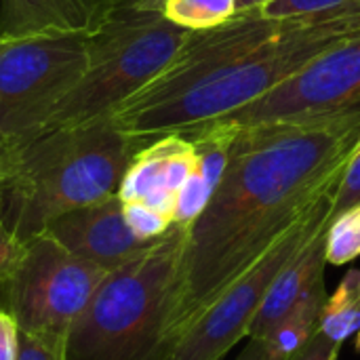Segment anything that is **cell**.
Masks as SVG:
<instances>
[{
	"label": "cell",
	"mask_w": 360,
	"mask_h": 360,
	"mask_svg": "<svg viewBox=\"0 0 360 360\" xmlns=\"http://www.w3.org/2000/svg\"><path fill=\"white\" fill-rule=\"evenodd\" d=\"M359 143L360 114L238 127L219 186L186 228L171 348L238 276L338 188Z\"/></svg>",
	"instance_id": "obj_1"
},
{
	"label": "cell",
	"mask_w": 360,
	"mask_h": 360,
	"mask_svg": "<svg viewBox=\"0 0 360 360\" xmlns=\"http://www.w3.org/2000/svg\"><path fill=\"white\" fill-rule=\"evenodd\" d=\"M360 34V15L304 23L238 11L190 32L175 59L110 118L141 148L186 135L264 97L321 53Z\"/></svg>",
	"instance_id": "obj_2"
},
{
	"label": "cell",
	"mask_w": 360,
	"mask_h": 360,
	"mask_svg": "<svg viewBox=\"0 0 360 360\" xmlns=\"http://www.w3.org/2000/svg\"><path fill=\"white\" fill-rule=\"evenodd\" d=\"M266 2H270V0H236V13H238V11H253V8H262Z\"/></svg>",
	"instance_id": "obj_27"
},
{
	"label": "cell",
	"mask_w": 360,
	"mask_h": 360,
	"mask_svg": "<svg viewBox=\"0 0 360 360\" xmlns=\"http://www.w3.org/2000/svg\"><path fill=\"white\" fill-rule=\"evenodd\" d=\"M342 346L333 344L321 329L310 338V342L289 360H338Z\"/></svg>",
	"instance_id": "obj_23"
},
{
	"label": "cell",
	"mask_w": 360,
	"mask_h": 360,
	"mask_svg": "<svg viewBox=\"0 0 360 360\" xmlns=\"http://www.w3.org/2000/svg\"><path fill=\"white\" fill-rule=\"evenodd\" d=\"M188 34L190 30L173 23L158 8L139 6L135 0H116L105 25L89 36V63L80 82L32 139L110 118L175 59Z\"/></svg>",
	"instance_id": "obj_5"
},
{
	"label": "cell",
	"mask_w": 360,
	"mask_h": 360,
	"mask_svg": "<svg viewBox=\"0 0 360 360\" xmlns=\"http://www.w3.org/2000/svg\"><path fill=\"white\" fill-rule=\"evenodd\" d=\"M325 255L331 266H344L360 257V205L331 219Z\"/></svg>",
	"instance_id": "obj_18"
},
{
	"label": "cell",
	"mask_w": 360,
	"mask_h": 360,
	"mask_svg": "<svg viewBox=\"0 0 360 360\" xmlns=\"http://www.w3.org/2000/svg\"><path fill=\"white\" fill-rule=\"evenodd\" d=\"M331 217H327L312 236L304 243V247L293 255V259L281 270V274L270 285V291L249 329V340H259L264 333L281 319L285 316L291 306L308 291V287L325 274L327 266V230H329Z\"/></svg>",
	"instance_id": "obj_13"
},
{
	"label": "cell",
	"mask_w": 360,
	"mask_h": 360,
	"mask_svg": "<svg viewBox=\"0 0 360 360\" xmlns=\"http://www.w3.org/2000/svg\"><path fill=\"white\" fill-rule=\"evenodd\" d=\"M259 11L270 19L319 23L360 15V0H270Z\"/></svg>",
	"instance_id": "obj_17"
},
{
	"label": "cell",
	"mask_w": 360,
	"mask_h": 360,
	"mask_svg": "<svg viewBox=\"0 0 360 360\" xmlns=\"http://www.w3.org/2000/svg\"><path fill=\"white\" fill-rule=\"evenodd\" d=\"M108 272L40 234L25 243L17 266L0 285V308L21 331L65 342Z\"/></svg>",
	"instance_id": "obj_6"
},
{
	"label": "cell",
	"mask_w": 360,
	"mask_h": 360,
	"mask_svg": "<svg viewBox=\"0 0 360 360\" xmlns=\"http://www.w3.org/2000/svg\"><path fill=\"white\" fill-rule=\"evenodd\" d=\"M327 304L325 274H321L308 291L291 306V310L281 316L266 333L259 338L274 360H289L297 354L310 338L319 331L321 314Z\"/></svg>",
	"instance_id": "obj_14"
},
{
	"label": "cell",
	"mask_w": 360,
	"mask_h": 360,
	"mask_svg": "<svg viewBox=\"0 0 360 360\" xmlns=\"http://www.w3.org/2000/svg\"><path fill=\"white\" fill-rule=\"evenodd\" d=\"M356 205H360V143L352 152V156L348 158L344 173L340 177V184L335 188V194L331 200V219Z\"/></svg>",
	"instance_id": "obj_20"
},
{
	"label": "cell",
	"mask_w": 360,
	"mask_h": 360,
	"mask_svg": "<svg viewBox=\"0 0 360 360\" xmlns=\"http://www.w3.org/2000/svg\"><path fill=\"white\" fill-rule=\"evenodd\" d=\"M116 0H0V40L97 34Z\"/></svg>",
	"instance_id": "obj_12"
},
{
	"label": "cell",
	"mask_w": 360,
	"mask_h": 360,
	"mask_svg": "<svg viewBox=\"0 0 360 360\" xmlns=\"http://www.w3.org/2000/svg\"><path fill=\"white\" fill-rule=\"evenodd\" d=\"M333 192L323 196L291 226L243 276H238L173 344L167 360H221L249 329L281 270L304 247L312 232L331 217Z\"/></svg>",
	"instance_id": "obj_8"
},
{
	"label": "cell",
	"mask_w": 360,
	"mask_h": 360,
	"mask_svg": "<svg viewBox=\"0 0 360 360\" xmlns=\"http://www.w3.org/2000/svg\"><path fill=\"white\" fill-rule=\"evenodd\" d=\"M44 234L72 255L105 270L118 268L152 243L133 234L124 219V202L118 194L59 215L49 224Z\"/></svg>",
	"instance_id": "obj_10"
},
{
	"label": "cell",
	"mask_w": 360,
	"mask_h": 360,
	"mask_svg": "<svg viewBox=\"0 0 360 360\" xmlns=\"http://www.w3.org/2000/svg\"><path fill=\"white\" fill-rule=\"evenodd\" d=\"M186 228L110 270L65 340V360H167Z\"/></svg>",
	"instance_id": "obj_4"
},
{
	"label": "cell",
	"mask_w": 360,
	"mask_h": 360,
	"mask_svg": "<svg viewBox=\"0 0 360 360\" xmlns=\"http://www.w3.org/2000/svg\"><path fill=\"white\" fill-rule=\"evenodd\" d=\"M139 6L158 8L173 23L196 32L226 23L236 15V0H135Z\"/></svg>",
	"instance_id": "obj_16"
},
{
	"label": "cell",
	"mask_w": 360,
	"mask_h": 360,
	"mask_svg": "<svg viewBox=\"0 0 360 360\" xmlns=\"http://www.w3.org/2000/svg\"><path fill=\"white\" fill-rule=\"evenodd\" d=\"M359 114L360 34L321 53L276 89L219 120L253 127L266 122L340 120Z\"/></svg>",
	"instance_id": "obj_9"
},
{
	"label": "cell",
	"mask_w": 360,
	"mask_h": 360,
	"mask_svg": "<svg viewBox=\"0 0 360 360\" xmlns=\"http://www.w3.org/2000/svg\"><path fill=\"white\" fill-rule=\"evenodd\" d=\"M23 146H25V141L0 133V188L15 173V169L19 165V158L23 154Z\"/></svg>",
	"instance_id": "obj_24"
},
{
	"label": "cell",
	"mask_w": 360,
	"mask_h": 360,
	"mask_svg": "<svg viewBox=\"0 0 360 360\" xmlns=\"http://www.w3.org/2000/svg\"><path fill=\"white\" fill-rule=\"evenodd\" d=\"M356 350L360 352V329H359V338H356Z\"/></svg>",
	"instance_id": "obj_28"
},
{
	"label": "cell",
	"mask_w": 360,
	"mask_h": 360,
	"mask_svg": "<svg viewBox=\"0 0 360 360\" xmlns=\"http://www.w3.org/2000/svg\"><path fill=\"white\" fill-rule=\"evenodd\" d=\"M141 146L112 118L59 129L23 146L15 173L0 188V215L27 243L59 215L118 194Z\"/></svg>",
	"instance_id": "obj_3"
},
{
	"label": "cell",
	"mask_w": 360,
	"mask_h": 360,
	"mask_svg": "<svg viewBox=\"0 0 360 360\" xmlns=\"http://www.w3.org/2000/svg\"><path fill=\"white\" fill-rule=\"evenodd\" d=\"M17 360H65V342L19 329Z\"/></svg>",
	"instance_id": "obj_21"
},
{
	"label": "cell",
	"mask_w": 360,
	"mask_h": 360,
	"mask_svg": "<svg viewBox=\"0 0 360 360\" xmlns=\"http://www.w3.org/2000/svg\"><path fill=\"white\" fill-rule=\"evenodd\" d=\"M234 360H274L270 356V352L266 350V346H264V342L262 340H251L247 346H245V350L236 356Z\"/></svg>",
	"instance_id": "obj_26"
},
{
	"label": "cell",
	"mask_w": 360,
	"mask_h": 360,
	"mask_svg": "<svg viewBox=\"0 0 360 360\" xmlns=\"http://www.w3.org/2000/svg\"><path fill=\"white\" fill-rule=\"evenodd\" d=\"M86 63L82 34L0 40V133L27 143L80 82Z\"/></svg>",
	"instance_id": "obj_7"
},
{
	"label": "cell",
	"mask_w": 360,
	"mask_h": 360,
	"mask_svg": "<svg viewBox=\"0 0 360 360\" xmlns=\"http://www.w3.org/2000/svg\"><path fill=\"white\" fill-rule=\"evenodd\" d=\"M23 249H25V243H21L11 232V228L4 224V219L0 215V285L8 278V274L17 266Z\"/></svg>",
	"instance_id": "obj_22"
},
{
	"label": "cell",
	"mask_w": 360,
	"mask_h": 360,
	"mask_svg": "<svg viewBox=\"0 0 360 360\" xmlns=\"http://www.w3.org/2000/svg\"><path fill=\"white\" fill-rule=\"evenodd\" d=\"M198 162L194 143L184 135H165L141 148L129 165L118 196L146 202L173 217L175 200Z\"/></svg>",
	"instance_id": "obj_11"
},
{
	"label": "cell",
	"mask_w": 360,
	"mask_h": 360,
	"mask_svg": "<svg viewBox=\"0 0 360 360\" xmlns=\"http://www.w3.org/2000/svg\"><path fill=\"white\" fill-rule=\"evenodd\" d=\"M319 329L333 342L344 344L360 329V270H348L335 293L327 300Z\"/></svg>",
	"instance_id": "obj_15"
},
{
	"label": "cell",
	"mask_w": 360,
	"mask_h": 360,
	"mask_svg": "<svg viewBox=\"0 0 360 360\" xmlns=\"http://www.w3.org/2000/svg\"><path fill=\"white\" fill-rule=\"evenodd\" d=\"M19 352V325L0 308V360H17Z\"/></svg>",
	"instance_id": "obj_25"
},
{
	"label": "cell",
	"mask_w": 360,
	"mask_h": 360,
	"mask_svg": "<svg viewBox=\"0 0 360 360\" xmlns=\"http://www.w3.org/2000/svg\"><path fill=\"white\" fill-rule=\"evenodd\" d=\"M124 219L141 240H156L173 228V217L139 200L124 202Z\"/></svg>",
	"instance_id": "obj_19"
}]
</instances>
